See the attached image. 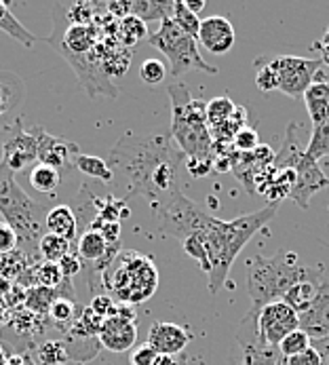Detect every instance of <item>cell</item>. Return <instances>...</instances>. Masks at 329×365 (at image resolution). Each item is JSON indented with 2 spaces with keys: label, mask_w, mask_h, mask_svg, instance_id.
I'll return each instance as SVG.
<instances>
[{
  "label": "cell",
  "mask_w": 329,
  "mask_h": 365,
  "mask_svg": "<svg viewBox=\"0 0 329 365\" xmlns=\"http://www.w3.org/2000/svg\"><path fill=\"white\" fill-rule=\"evenodd\" d=\"M108 165L114 180L127 186L125 201L129 196H146L154 205L180 190L178 176L182 165H186V156L171 133H127L110 150Z\"/></svg>",
  "instance_id": "obj_1"
},
{
  "label": "cell",
  "mask_w": 329,
  "mask_h": 365,
  "mask_svg": "<svg viewBox=\"0 0 329 365\" xmlns=\"http://www.w3.org/2000/svg\"><path fill=\"white\" fill-rule=\"evenodd\" d=\"M277 209L279 205L270 203L258 211L239 215L234 220H219L213 215L209 217L207 226L197 235L209 256V294H219V290L228 283V272L236 256L241 254V249L277 215Z\"/></svg>",
  "instance_id": "obj_2"
},
{
  "label": "cell",
  "mask_w": 329,
  "mask_h": 365,
  "mask_svg": "<svg viewBox=\"0 0 329 365\" xmlns=\"http://www.w3.org/2000/svg\"><path fill=\"white\" fill-rule=\"evenodd\" d=\"M304 281H321V270L300 266V258L293 251L281 249L270 258L256 254L249 260V272H247V294L252 300L249 308L260 311L270 302H279L293 285Z\"/></svg>",
  "instance_id": "obj_3"
},
{
  "label": "cell",
  "mask_w": 329,
  "mask_h": 365,
  "mask_svg": "<svg viewBox=\"0 0 329 365\" xmlns=\"http://www.w3.org/2000/svg\"><path fill=\"white\" fill-rule=\"evenodd\" d=\"M47 205L30 199L17 184L15 174L0 161V217L15 231L17 247L27 258L30 254L38 256V243L47 233Z\"/></svg>",
  "instance_id": "obj_4"
},
{
  "label": "cell",
  "mask_w": 329,
  "mask_h": 365,
  "mask_svg": "<svg viewBox=\"0 0 329 365\" xmlns=\"http://www.w3.org/2000/svg\"><path fill=\"white\" fill-rule=\"evenodd\" d=\"M171 97V137L186 161H215L213 137L201 99L190 95L184 82L169 85Z\"/></svg>",
  "instance_id": "obj_5"
},
{
  "label": "cell",
  "mask_w": 329,
  "mask_h": 365,
  "mask_svg": "<svg viewBox=\"0 0 329 365\" xmlns=\"http://www.w3.org/2000/svg\"><path fill=\"white\" fill-rule=\"evenodd\" d=\"M103 285L125 304H140L156 292L158 272L152 258L140 251H121L103 272Z\"/></svg>",
  "instance_id": "obj_6"
},
{
  "label": "cell",
  "mask_w": 329,
  "mask_h": 365,
  "mask_svg": "<svg viewBox=\"0 0 329 365\" xmlns=\"http://www.w3.org/2000/svg\"><path fill=\"white\" fill-rule=\"evenodd\" d=\"M148 43L169 60V74L175 78L192 70H201L205 74H217V68H213L201 58L197 38L182 32L171 17L160 21V27L148 36Z\"/></svg>",
  "instance_id": "obj_7"
},
{
  "label": "cell",
  "mask_w": 329,
  "mask_h": 365,
  "mask_svg": "<svg viewBox=\"0 0 329 365\" xmlns=\"http://www.w3.org/2000/svg\"><path fill=\"white\" fill-rule=\"evenodd\" d=\"M152 211L158 222V228L164 235L178 239L180 243L188 237H197L211 217L205 209H201L195 201H190L180 190L154 203Z\"/></svg>",
  "instance_id": "obj_8"
},
{
  "label": "cell",
  "mask_w": 329,
  "mask_h": 365,
  "mask_svg": "<svg viewBox=\"0 0 329 365\" xmlns=\"http://www.w3.org/2000/svg\"><path fill=\"white\" fill-rule=\"evenodd\" d=\"M268 64L274 72V78H277V91H283L285 95L300 99L313 85L315 76L321 72L323 60L297 58V55H279V58L270 60Z\"/></svg>",
  "instance_id": "obj_9"
},
{
  "label": "cell",
  "mask_w": 329,
  "mask_h": 365,
  "mask_svg": "<svg viewBox=\"0 0 329 365\" xmlns=\"http://www.w3.org/2000/svg\"><path fill=\"white\" fill-rule=\"evenodd\" d=\"M258 327L262 340L279 349L283 338H287L291 331L300 329V315L283 300L270 302L258 311Z\"/></svg>",
  "instance_id": "obj_10"
},
{
  "label": "cell",
  "mask_w": 329,
  "mask_h": 365,
  "mask_svg": "<svg viewBox=\"0 0 329 365\" xmlns=\"http://www.w3.org/2000/svg\"><path fill=\"white\" fill-rule=\"evenodd\" d=\"M3 161L13 174L27 169L32 163L38 161V139L34 133V127L25 131L21 121H15L13 127H9V137L3 144Z\"/></svg>",
  "instance_id": "obj_11"
},
{
  "label": "cell",
  "mask_w": 329,
  "mask_h": 365,
  "mask_svg": "<svg viewBox=\"0 0 329 365\" xmlns=\"http://www.w3.org/2000/svg\"><path fill=\"white\" fill-rule=\"evenodd\" d=\"M34 133L38 139V163L53 167L62 176L74 169V158L80 154V148L74 142H68L64 137H55L40 127H34Z\"/></svg>",
  "instance_id": "obj_12"
},
{
  "label": "cell",
  "mask_w": 329,
  "mask_h": 365,
  "mask_svg": "<svg viewBox=\"0 0 329 365\" xmlns=\"http://www.w3.org/2000/svg\"><path fill=\"white\" fill-rule=\"evenodd\" d=\"M295 184L291 188L289 199L300 207V209H308L310 199L319 192L329 188V178L323 174V169L319 167L317 161L313 158H304L297 167H295Z\"/></svg>",
  "instance_id": "obj_13"
},
{
  "label": "cell",
  "mask_w": 329,
  "mask_h": 365,
  "mask_svg": "<svg viewBox=\"0 0 329 365\" xmlns=\"http://www.w3.org/2000/svg\"><path fill=\"white\" fill-rule=\"evenodd\" d=\"M203 49L213 55H226L234 47V27L224 15H211L201 21L199 38Z\"/></svg>",
  "instance_id": "obj_14"
},
{
  "label": "cell",
  "mask_w": 329,
  "mask_h": 365,
  "mask_svg": "<svg viewBox=\"0 0 329 365\" xmlns=\"http://www.w3.org/2000/svg\"><path fill=\"white\" fill-rule=\"evenodd\" d=\"M190 340H192L190 331L178 323H171V321H156L148 331V344L158 355L175 357L188 346Z\"/></svg>",
  "instance_id": "obj_15"
},
{
  "label": "cell",
  "mask_w": 329,
  "mask_h": 365,
  "mask_svg": "<svg viewBox=\"0 0 329 365\" xmlns=\"http://www.w3.org/2000/svg\"><path fill=\"white\" fill-rule=\"evenodd\" d=\"M99 344L110 351V353H127L137 340V327L133 319L114 315L103 321L99 335H97Z\"/></svg>",
  "instance_id": "obj_16"
},
{
  "label": "cell",
  "mask_w": 329,
  "mask_h": 365,
  "mask_svg": "<svg viewBox=\"0 0 329 365\" xmlns=\"http://www.w3.org/2000/svg\"><path fill=\"white\" fill-rule=\"evenodd\" d=\"M300 329L306 331L313 340L329 335V281H323L319 285V294L310 311L300 315Z\"/></svg>",
  "instance_id": "obj_17"
},
{
  "label": "cell",
  "mask_w": 329,
  "mask_h": 365,
  "mask_svg": "<svg viewBox=\"0 0 329 365\" xmlns=\"http://www.w3.org/2000/svg\"><path fill=\"white\" fill-rule=\"evenodd\" d=\"M304 129L297 123H289L287 125V133H285V139L279 148V152H274V163L272 167L277 172L281 169H295V167L306 158V146L304 144V137H302Z\"/></svg>",
  "instance_id": "obj_18"
},
{
  "label": "cell",
  "mask_w": 329,
  "mask_h": 365,
  "mask_svg": "<svg viewBox=\"0 0 329 365\" xmlns=\"http://www.w3.org/2000/svg\"><path fill=\"white\" fill-rule=\"evenodd\" d=\"M302 99L306 104L313 125H319L329 119V80H325L321 72L315 76L313 85L302 95Z\"/></svg>",
  "instance_id": "obj_19"
},
{
  "label": "cell",
  "mask_w": 329,
  "mask_h": 365,
  "mask_svg": "<svg viewBox=\"0 0 329 365\" xmlns=\"http://www.w3.org/2000/svg\"><path fill=\"white\" fill-rule=\"evenodd\" d=\"M45 226H47V233L58 235V237L70 241L72 245L78 239V222H76V215L70 205H58V207L49 209Z\"/></svg>",
  "instance_id": "obj_20"
},
{
  "label": "cell",
  "mask_w": 329,
  "mask_h": 365,
  "mask_svg": "<svg viewBox=\"0 0 329 365\" xmlns=\"http://www.w3.org/2000/svg\"><path fill=\"white\" fill-rule=\"evenodd\" d=\"M321 283H323V281H304V283H297L283 296V302L289 308H293L297 315H304L313 308Z\"/></svg>",
  "instance_id": "obj_21"
},
{
  "label": "cell",
  "mask_w": 329,
  "mask_h": 365,
  "mask_svg": "<svg viewBox=\"0 0 329 365\" xmlns=\"http://www.w3.org/2000/svg\"><path fill=\"white\" fill-rule=\"evenodd\" d=\"M0 30L15 38L17 43H21L23 47H32L36 43V36L13 15L7 3H0Z\"/></svg>",
  "instance_id": "obj_22"
},
{
  "label": "cell",
  "mask_w": 329,
  "mask_h": 365,
  "mask_svg": "<svg viewBox=\"0 0 329 365\" xmlns=\"http://www.w3.org/2000/svg\"><path fill=\"white\" fill-rule=\"evenodd\" d=\"M74 169L82 172L85 176L89 178H95L103 184H110V182H114V174L112 169H110V165L108 161L99 158V156H89V154H78L74 158Z\"/></svg>",
  "instance_id": "obj_23"
},
{
  "label": "cell",
  "mask_w": 329,
  "mask_h": 365,
  "mask_svg": "<svg viewBox=\"0 0 329 365\" xmlns=\"http://www.w3.org/2000/svg\"><path fill=\"white\" fill-rule=\"evenodd\" d=\"M62 180L64 176L58 169H53V167L42 165V163H36L30 169V186L42 194H53L60 188Z\"/></svg>",
  "instance_id": "obj_24"
},
{
  "label": "cell",
  "mask_w": 329,
  "mask_h": 365,
  "mask_svg": "<svg viewBox=\"0 0 329 365\" xmlns=\"http://www.w3.org/2000/svg\"><path fill=\"white\" fill-rule=\"evenodd\" d=\"M234 110H236V104H232L230 97L222 95V97H213L207 108H205V115H207V125L211 131L219 129V127H224L232 115H234Z\"/></svg>",
  "instance_id": "obj_25"
},
{
  "label": "cell",
  "mask_w": 329,
  "mask_h": 365,
  "mask_svg": "<svg viewBox=\"0 0 329 365\" xmlns=\"http://www.w3.org/2000/svg\"><path fill=\"white\" fill-rule=\"evenodd\" d=\"M68 254H72V243L58 237V235H51V233H45V237L40 239L38 243V256L45 260V262H53L58 264L60 260H64Z\"/></svg>",
  "instance_id": "obj_26"
},
{
  "label": "cell",
  "mask_w": 329,
  "mask_h": 365,
  "mask_svg": "<svg viewBox=\"0 0 329 365\" xmlns=\"http://www.w3.org/2000/svg\"><path fill=\"white\" fill-rule=\"evenodd\" d=\"M173 13V3H158V0H135L131 5V15L140 17L144 23L148 21H162L171 17Z\"/></svg>",
  "instance_id": "obj_27"
},
{
  "label": "cell",
  "mask_w": 329,
  "mask_h": 365,
  "mask_svg": "<svg viewBox=\"0 0 329 365\" xmlns=\"http://www.w3.org/2000/svg\"><path fill=\"white\" fill-rule=\"evenodd\" d=\"M34 272L30 283H34L36 287H47V290H60V285L66 281L60 264H53V262H38V264H32L30 268Z\"/></svg>",
  "instance_id": "obj_28"
},
{
  "label": "cell",
  "mask_w": 329,
  "mask_h": 365,
  "mask_svg": "<svg viewBox=\"0 0 329 365\" xmlns=\"http://www.w3.org/2000/svg\"><path fill=\"white\" fill-rule=\"evenodd\" d=\"M49 319H51V323L58 327V329H62L64 333H68L70 331V327L74 325V321H76V304H74V300H68V298H58L53 304H51V308H49Z\"/></svg>",
  "instance_id": "obj_29"
},
{
  "label": "cell",
  "mask_w": 329,
  "mask_h": 365,
  "mask_svg": "<svg viewBox=\"0 0 329 365\" xmlns=\"http://www.w3.org/2000/svg\"><path fill=\"white\" fill-rule=\"evenodd\" d=\"M306 156L317 163L329 156V119L319 125H313V133L306 146Z\"/></svg>",
  "instance_id": "obj_30"
},
{
  "label": "cell",
  "mask_w": 329,
  "mask_h": 365,
  "mask_svg": "<svg viewBox=\"0 0 329 365\" xmlns=\"http://www.w3.org/2000/svg\"><path fill=\"white\" fill-rule=\"evenodd\" d=\"M117 36L123 40L125 47H131L137 40L148 38V23H144L140 17L129 15V17H125V19L119 21V34Z\"/></svg>",
  "instance_id": "obj_31"
},
{
  "label": "cell",
  "mask_w": 329,
  "mask_h": 365,
  "mask_svg": "<svg viewBox=\"0 0 329 365\" xmlns=\"http://www.w3.org/2000/svg\"><path fill=\"white\" fill-rule=\"evenodd\" d=\"M36 361L38 365H64L70 361V355L62 340H51L36 349Z\"/></svg>",
  "instance_id": "obj_32"
},
{
  "label": "cell",
  "mask_w": 329,
  "mask_h": 365,
  "mask_svg": "<svg viewBox=\"0 0 329 365\" xmlns=\"http://www.w3.org/2000/svg\"><path fill=\"white\" fill-rule=\"evenodd\" d=\"M58 298H64L60 290H47V287H32L30 294H27V308L38 315H45L49 313L51 304L58 300Z\"/></svg>",
  "instance_id": "obj_33"
},
{
  "label": "cell",
  "mask_w": 329,
  "mask_h": 365,
  "mask_svg": "<svg viewBox=\"0 0 329 365\" xmlns=\"http://www.w3.org/2000/svg\"><path fill=\"white\" fill-rule=\"evenodd\" d=\"M171 19L175 21V25L180 27L182 32H186L188 36L192 38H199V27H201V19L199 15L190 13L186 9L184 3H173V13H171Z\"/></svg>",
  "instance_id": "obj_34"
},
{
  "label": "cell",
  "mask_w": 329,
  "mask_h": 365,
  "mask_svg": "<svg viewBox=\"0 0 329 365\" xmlns=\"http://www.w3.org/2000/svg\"><path fill=\"white\" fill-rule=\"evenodd\" d=\"M5 78L7 74H0V117L15 108L21 97V82L15 76H11L9 82H5Z\"/></svg>",
  "instance_id": "obj_35"
},
{
  "label": "cell",
  "mask_w": 329,
  "mask_h": 365,
  "mask_svg": "<svg viewBox=\"0 0 329 365\" xmlns=\"http://www.w3.org/2000/svg\"><path fill=\"white\" fill-rule=\"evenodd\" d=\"M313 346V338L306 333V331H302V329H295L291 331L287 338H283V342L279 344V353L283 359H289L293 355H300V353H304L306 349Z\"/></svg>",
  "instance_id": "obj_36"
},
{
  "label": "cell",
  "mask_w": 329,
  "mask_h": 365,
  "mask_svg": "<svg viewBox=\"0 0 329 365\" xmlns=\"http://www.w3.org/2000/svg\"><path fill=\"white\" fill-rule=\"evenodd\" d=\"M27 260H30V258H27L21 249H19V251L15 249V251H11V254L0 256V274H5V276L21 274L23 270H27V268H25ZM30 264H36V262L30 260Z\"/></svg>",
  "instance_id": "obj_37"
},
{
  "label": "cell",
  "mask_w": 329,
  "mask_h": 365,
  "mask_svg": "<svg viewBox=\"0 0 329 365\" xmlns=\"http://www.w3.org/2000/svg\"><path fill=\"white\" fill-rule=\"evenodd\" d=\"M167 66H164L160 60H146L140 68V78L146 82L148 87H158L160 82L167 76Z\"/></svg>",
  "instance_id": "obj_38"
},
{
  "label": "cell",
  "mask_w": 329,
  "mask_h": 365,
  "mask_svg": "<svg viewBox=\"0 0 329 365\" xmlns=\"http://www.w3.org/2000/svg\"><path fill=\"white\" fill-rule=\"evenodd\" d=\"M258 146H260V135H258V131L252 129V127H243V129L234 135V139H232V148H234L239 154H249V152H254Z\"/></svg>",
  "instance_id": "obj_39"
},
{
  "label": "cell",
  "mask_w": 329,
  "mask_h": 365,
  "mask_svg": "<svg viewBox=\"0 0 329 365\" xmlns=\"http://www.w3.org/2000/svg\"><path fill=\"white\" fill-rule=\"evenodd\" d=\"M182 247H184V251H186V254H188L192 260H197L199 268L209 274V256H207L205 245H203L197 237H190V239L182 241Z\"/></svg>",
  "instance_id": "obj_40"
},
{
  "label": "cell",
  "mask_w": 329,
  "mask_h": 365,
  "mask_svg": "<svg viewBox=\"0 0 329 365\" xmlns=\"http://www.w3.org/2000/svg\"><path fill=\"white\" fill-rule=\"evenodd\" d=\"M91 306V311L99 317V319H110V317H114L117 315V308H119V304H114V300L110 298V296H95L93 298V302L89 304Z\"/></svg>",
  "instance_id": "obj_41"
},
{
  "label": "cell",
  "mask_w": 329,
  "mask_h": 365,
  "mask_svg": "<svg viewBox=\"0 0 329 365\" xmlns=\"http://www.w3.org/2000/svg\"><path fill=\"white\" fill-rule=\"evenodd\" d=\"M156 359H158V353L146 342V344H142V346H137L133 353H131V357H129V363L131 365H154L156 363Z\"/></svg>",
  "instance_id": "obj_42"
},
{
  "label": "cell",
  "mask_w": 329,
  "mask_h": 365,
  "mask_svg": "<svg viewBox=\"0 0 329 365\" xmlns=\"http://www.w3.org/2000/svg\"><path fill=\"white\" fill-rule=\"evenodd\" d=\"M17 249V235L7 222H0V256Z\"/></svg>",
  "instance_id": "obj_43"
},
{
  "label": "cell",
  "mask_w": 329,
  "mask_h": 365,
  "mask_svg": "<svg viewBox=\"0 0 329 365\" xmlns=\"http://www.w3.org/2000/svg\"><path fill=\"white\" fill-rule=\"evenodd\" d=\"M58 264H60V268H62V272H64L66 279H72L76 272L82 270V262H80V258L74 254V251H72V254H68L64 260H60Z\"/></svg>",
  "instance_id": "obj_44"
},
{
  "label": "cell",
  "mask_w": 329,
  "mask_h": 365,
  "mask_svg": "<svg viewBox=\"0 0 329 365\" xmlns=\"http://www.w3.org/2000/svg\"><path fill=\"white\" fill-rule=\"evenodd\" d=\"M285 365H319V353L310 346L304 353L285 359Z\"/></svg>",
  "instance_id": "obj_45"
},
{
  "label": "cell",
  "mask_w": 329,
  "mask_h": 365,
  "mask_svg": "<svg viewBox=\"0 0 329 365\" xmlns=\"http://www.w3.org/2000/svg\"><path fill=\"white\" fill-rule=\"evenodd\" d=\"M131 5H133V3H121V0H114V3H108V5H106V11H108L110 15L119 17V19H125V17L131 15Z\"/></svg>",
  "instance_id": "obj_46"
},
{
  "label": "cell",
  "mask_w": 329,
  "mask_h": 365,
  "mask_svg": "<svg viewBox=\"0 0 329 365\" xmlns=\"http://www.w3.org/2000/svg\"><path fill=\"white\" fill-rule=\"evenodd\" d=\"M313 349L319 353V365H329V335L313 340Z\"/></svg>",
  "instance_id": "obj_47"
},
{
  "label": "cell",
  "mask_w": 329,
  "mask_h": 365,
  "mask_svg": "<svg viewBox=\"0 0 329 365\" xmlns=\"http://www.w3.org/2000/svg\"><path fill=\"white\" fill-rule=\"evenodd\" d=\"M184 5H186V9L190 11V13H195V15H199L203 9H205V0H184Z\"/></svg>",
  "instance_id": "obj_48"
},
{
  "label": "cell",
  "mask_w": 329,
  "mask_h": 365,
  "mask_svg": "<svg viewBox=\"0 0 329 365\" xmlns=\"http://www.w3.org/2000/svg\"><path fill=\"white\" fill-rule=\"evenodd\" d=\"M154 365H180L175 357H169V355H158L156 363Z\"/></svg>",
  "instance_id": "obj_49"
},
{
  "label": "cell",
  "mask_w": 329,
  "mask_h": 365,
  "mask_svg": "<svg viewBox=\"0 0 329 365\" xmlns=\"http://www.w3.org/2000/svg\"><path fill=\"white\" fill-rule=\"evenodd\" d=\"M7 359H5V353H3V346H0V365H5Z\"/></svg>",
  "instance_id": "obj_50"
},
{
  "label": "cell",
  "mask_w": 329,
  "mask_h": 365,
  "mask_svg": "<svg viewBox=\"0 0 329 365\" xmlns=\"http://www.w3.org/2000/svg\"><path fill=\"white\" fill-rule=\"evenodd\" d=\"M232 365H241V363H232Z\"/></svg>",
  "instance_id": "obj_51"
}]
</instances>
